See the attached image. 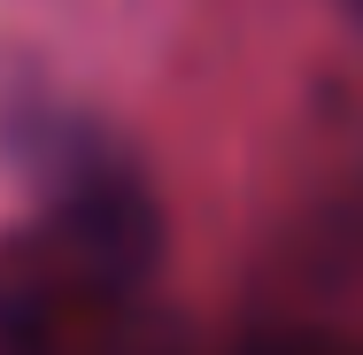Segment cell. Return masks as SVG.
<instances>
[{"label": "cell", "mask_w": 363, "mask_h": 355, "mask_svg": "<svg viewBox=\"0 0 363 355\" xmlns=\"http://www.w3.org/2000/svg\"><path fill=\"white\" fill-rule=\"evenodd\" d=\"M348 8H363V0H348Z\"/></svg>", "instance_id": "277c9868"}, {"label": "cell", "mask_w": 363, "mask_h": 355, "mask_svg": "<svg viewBox=\"0 0 363 355\" xmlns=\"http://www.w3.org/2000/svg\"><path fill=\"white\" fill-rule=\"evenodd\" d=\"M240 355H363V348L333 340V332H309V325H271V332L240 340Z\"/></svg>", "instance_id": "3957f363"}, {"label": "cell", "mask_w": 363, "mask_h": 355, "mask_svg": "<svg viewBox=\"0 0 363 355\" xmlns=\"http://www.w3.org/2000/svg\"><path fill=\"white\" fill-rule=\"evenodd\" d=\"M62 271L39 240H8L0 247V355H55L62 325Z\"/></svg>", "instance_id": "7a4b0ae2"}, {"label": "cell", "mask_w": 363, "mask_h": 355, "mask_svg": "<svg viewBox=\"0 0 363 355\" xmlns=\"http://www.w3.org/2000/svg\"><path fill=\"white\" fill-rule=\"evenodd\" d=\"M31 162L47 186V216L31 240L55 255V271L85 293H132L162 263V209L140 162L77 116H39Z\"/></svg>", "instance_id": "6da1fadb"}]
</instances>
